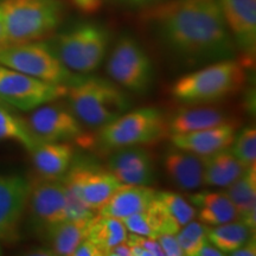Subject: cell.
I'll list each match as a JSON object with an SVG mask.
<instances>
[{
  "instance_id": "6da1fadb",
  "label": "cell",
  "mask_w": 256,
  "mask_h": 256,
  "mask_svg": "<svg viewBox=\"0 0 256 256\" xmlns=\"http://www.w3.org/2000/svg\"><path fill=\"white\" fill-rule=\"evenodd\" d=\"M162 44L188 66L235 58L218 0H171L146 16Z\"/></svg>"
},
{
  "instance_id": "7a4b0ae2",
  "label": "cell",
  "mask_w": 256,
  "mask_h": 256,
  "mask_svg": "<svg viewBox=\"0 0 256 256\" xmlns=\"http://www.w3.org/2000/svg\"><path fill=\"white\" fill-rule=\"evenodd\" d=\"M246 81L244 64L234 58L217 60L177 80L172 95L185 104H204L235 94Z\"/></svg>"
},
{
  "instance_id": "3957f363",
  "label": "cell",
  "mask_w": 256,
  "mask_h": 256,
  "mask_svg": "<svg viewBox=\"0 0 256 256\" xmlns=\"http://www.w3.org/2000/svg\"><path fill=\"white\" fill-rule=\"evenodd\" d=\"M69 108L80 122L101 128L130 110V102L116 84L108 80L83 76L81 81L68 86Z\"/></svg>"
},
{
  "instance_id": "277c9868",
  "label": "cell",
  "mask_w": 256,
  "mask_h": 256,
  "mask_svg": "<svg viewBox=\"0 0 256 256\" xmlns=\"http://www.w3.org/2000/svg\"><path fill=\"white\" fill-rule=\"evenodd\" d=\"M8 46L43 40L58 26L62 5L58 0H4L0 2Z\"/></svg>"
},
{
  "instance_id": "5b68a950",
  "label": "cell",
  "mask_w": 256,
  "mask_h": 256,
  "mask_svg": "<svg viewBox=\"0 0 256 256\" xmlns=\"http://www.w3.org/2000/svg\"><path fill=\"white\" fill-rule=\"evenodd\" d=\"M64 66L78 74L95 72L104 62L110 32L94 23L80 24L46 42Z\"/></svg>"
},
{
  "instance_id": "8992f818",
  "label": "cell",
  "mask_w": 256,
  "mask_h": 256,
  "mask_svg": "<svg viewBox=\"0 0 256 256\" xmlns=\"http://www.w3.org/2000/svg\"><path fill=\"white\" fill-rule=\"evenodd\" d=\"M168 133L164 115L156 108L145 107L126 112L110 124L100 128L98 146L115 151L130 146L151 145L160 142Z\"/></svg>"
},
{
  "instance_id": "52a82bcc",
  "label": "cell",
  "mask_w": 256,
  "mask_h": 256,
  "mask_svg": "<svg viewBox=\"0 0 256 256\" xmlns=\"http://www.w3.org/2000/svg\"><path fill=\"white\" fill-rule=\"evenodd\" d=\"M0 64L40 81L66 87L83 78V75L74 74L64 66L46 43L8 46L0 50Z\"/></svg>"
},
{
  "instance_id": "ba28073f",
  "label": "cell",
  "mask_w": 256,
  "mask_h": 256,
  "mask_svg": "<svg viewBox=\"0 0 256 256\" xmlns=\"http://www.w3.org/2000/svg\"><path fill=\"white\" fill-rule=\"evenodd\" d=\"M107 72L115 83L136 94L148 92L154 78L148 55L130 36L120 38L115 44L107 62Z\"/></svg>"
},
{
  "instance_id": "9c48e42d",
  "label": "cell",
  "mask_w": 256,
  "mask_h": 256,
  "mask_svg": "<svg viewBox=\"0 0 256 256\" xmlns=\"http://www.w3.org/2000/svg\"><path fill=\"white\" fill-rule=\"evenodd\" d=\"M68 87L54 84L0 64V100L22 110H34L66 98Z\"/></svg>"
},
{
  "instance_id": "30bf717a",
  "label": "cell",
  "mask_w": 256,
  "mask_h": 256,
  "mask_svg": "<svg viewBox=\"0 0 256 256\" xmlns=\"http://www.w3.org/2000/svg\"><path fill=\"white\" fill-rule=\"evenodd\" d=\"M63 183L92 210H100L121 185L108 168L90 162H78L63 176Z\"/></svg>"
},
{
  "instance_id": "8fae6325",
  "label": "cell",
  "mask_w": 256,
  "mask_h": 256,
  "mask_svg": "<svg viewBox=\"0 0 256 256\" xmlns=\"http://www.w3.org/2000/svg\"><path fill=\"white\" fill-rule=\"evenodd\" d=\"M28 128L40 142H69L82 136V126L70 110L58 104H43L32 112Z\"/></svg>"
},
{
  "instance_id": "7c38bea8",
  "label": "cell",
  "mask_w": 256,
  "mask_h": 256,
  "mask_svg": "<svg viewBox=\"0 0 256 256\" xmlns=\"http://www.w3.org/2000/svg\"><path fill=\"white\" fill-rule=\"evenodd\" d=\"M28 204L34 220L46 230L66 220V186L62 180L40 178L30 183Z\"/></svg>"
},
{
  "instance_id": "4fadbf2b",
  "label": "cell",
  "mask_w": 256,
  "mask_h": 256,
  "mask_svg": "<svg viewBox=\"0 0 256 256\" xmlns=\"http://www.w3.org/2000/svg\"><path fill=\"white\" fill-rule=\"evenodd\" d=\"M30 183L20 176L0 174V242L14 243L28 206Z\"/></svg>"
},
{
  "instance_id": "5bb4252c",
  "label": "cell",
  "mask_w": 256,
  "mask_h": 256,
  "mask_svg": "<svg viewBox=\"0 0 256 256\" xmlns=\"http://www.w3.org/2000/svg\"><path fill=\"white\" fill-rule=\"evenodd\" d=\"M235 46L248 60L256 51V0H218Z\"/></svg>"
},
{
  "instance_id": "9a60e30c",
  "label": "cell",
  "mask_w": 256,
  "mask_h": 256,
  "mask_svg": "<svg viewBox=\"0 0 256 256\" xmlns=\"http://www.w3.org/2000/svg\"><path fill=\"white\" fill-rule=\"evenodd\" d=\"M107 168L124 185H151L154 182L152 156L140 146L115 150L108 160Z\"/></svg>"
},
{
  "instance_id": "2e32d148",
  "label": "cell",
  "mask_w": 256,
  "mask_h": 256,
  "mask_svg": "<svg viewBox=\"0 0 256 256\" xmlns=\"http://www.w3.org/2000/svg\"><path fill=\"white\" fill-rule=\"evenodd\" d=\"M235 136V126L230 121L194 132L171 134V142L178 148L200 156H206L229 148Z\"/></svg>"
},
{
  "instance_id": "e0dca14e",
  "label": "cell",
  "mask_w": 256,
  "mask_h": 256,
  "mask_svg": "<svg viewBox=\"0 0 256 256\" xmlns=\"http://www.w3.org/2000/svg\"><path fill=\"white\" fill-rule=\"evenodd\" d=\"M164 168L172 183L182 190L192 191L203 185V158L194 153L174 146L165 153Z\"/></svg>"
},
{
  "instance_id": "ac0fdd59",
  "label": "cell",
  "mask_w": 256,
  "mask_h": 256,
  "mask_svg": "<svg viewBox=\"0 0 256 256\" xmlns=\"http://www.w3.org/2000/svg\"><path fill=\"white\" fill-rule=\"evenodd\" d=\"M158 217L162 234L176 235L197 216V210L183 196L172 191H156L151 204Z\"/></svg>"
},
{
  "instance_id": "d6986e66",
  "label": "cell",
  "mask_w": 256,
  "mask_h": 256,
  "mask_svg": "<svg viewBox=\"0 0 256 256\" xmlns=\"http://www.w3.org/2000/svg\"><path fill=\"white\" fill-rule=\"evenodd\" d=\"M156 191L148 185H121L107 203L98 210L101 216L124 220L146 210L154 200Z\"/></svg>"
},
{
  "instance_id": "ffe728a7",
  "label": "cell",
  "mask_w": 256,
  "mask_h": 256,
  "mask_svg": "<svg viewBox=\"0 0 256 256\" xmlns=\"http://www.w3.org/2000/svg\"><path fill=\"white\" fill-rule=\"evenodd\" d=\"M38 174L46 179H58L66 174L72 162V147L66 142H40L31 150Z\"/></svg>"
},
{
  "instance_id": "44dd1931",
  "label": "cell",
  "mask_w": 256,
  "mask_h": 256,
  "mask_svg": "<svg viewBox=\"0 0 256 256\" xmlns=\"http://www.w3.org/2000/svg\"><path fill=\"white\" fill-rule=\"evenodd\" d=\"M190 200L200 209L198 218L206 226H220L238 220V212L226 192H198Z\"/></svg>"
},
{
  "instance_id": "7402d4cb",
  "label": "cell",
  "mask_w": 256,
  "mask_h": 256,
  "mask_svg": "<svg viewBox=\"0 0 256 256\" xmlns=\"http://www.w3.org/2000/svg\"><path fill=\"white\" fill-rule=\"evenodd\" d=\"M226 194L238 212V220L252 229L256 226V165L244 172L229 185Z\"/></svg>"
},
{
  "instance_id": "603a6c76",
  "label": "cell",
  "mask_w": 256,
  "mask_h": 256,
  "mask_svg": "<svg viewBox=\"0 0 256 256\" xmlns=\"http://www.w3.org/2000/svg\"><path fill=\"white\" fill-rule=\"evenodd\" d=\"M202 158L204 165L203 184L208 186H229L246 170L228 148Z\"/></svg>"
},
{
  "instance_id": "cb8c5ba5",
  "label": "cell",
  "mask_w": 256,
  "mask_h": 256,
  "mask_svg": "<svg viewBox=\"0 0 256 256\" xmlns=\"http://www.w3.org/2000/svg\"><path fill=\"white\" fill-rule=\"evenodd\" d=\"M226 122H230V120L223 112L211 107H194L179 110L168 121V133L182 134L206 130Z\"/></svg>"
},
{
  "instance_id": "d4e9b609",
  "label": "cell",
  "mask_w": 256,
  "mask_h": 256,
  "mask_svg": "<svg viewBox=\"0 0 256 256\" xmlns=\"http://www.w3.org/2000/svg\"><path fill=\"white\" fill-rule=\"evenodd\" d=\"M92 220H66L52 224L46 230L54 254L72 255L82 240L87 238L88 226Z\"/></svg>"
},
{
  "instance_id": "484cf974",
  "label": "cell",
  "mask_w": 256,
  "mask_h": 256,
  "mask_svg": "<svg viewBox=\"0 0 256 256\" xmlns=\"http://www.w3.org/2000/svg\"><path fill=\"white\" fill-rule=\"evenodd\" d=\"M127 229L119 218L110 216H94L89 223L87 238L95 243L102 255H107L114 246L126 241Z\"/></svg>"
},
{
  "instance_id": "4316f807",
  "label": "cell",
  "mask_w": 256,
  "mask_h": 256,
  "mask_svg": "<svg viewBox=\"0 0 256 256\" xmlns=\"http://www.w3.org/2000/svg\"><path fill=\"white\" fill-rule=\"evenodd\" d=\"M254 236L255 229H252L242 220H238L220 226H209L206 230L208 240L223 254L228 255Z\"/></svg>"
},
{
  "instance_id": "83f0119b",
  "label": "cell",
  "mask_w": 256,
  "mask_h": 256,
  "mask_svg": "<svg viewBox=\"0 0 256 256\" xmlns=\"http://www.w3.org/2000/svg\"><path fill=\"white\" fill-rule=\"evenodd\" d=\"M8 139L16 140L30 152L40 142V140L32 134L26 121L19 119L0 107V140Z\"/></svg>"
},
{
  "instance_id": "f1b7e54d",
  "label": "cell",
  "mask_w": 256,
  "mask_h": 256,
  "mask_svg": "<svg viewBox=\"0 0 256 256\" xmlns=\"http://www.w3.org/2000/svg\"><path fill=\"white\" fill-rule=\"evenodd\" d=\"M121 220L126 226L127 232L132 234H136V235H142L150 238H156L159 235H162L160 222L156 212L152 210L151 206L147 208L146 210L133 214V215Z\"/></svg>"
},
{
  "instance_id": "f546056e",
  "label": "cell",
  "mask_w": 256,
  "mask_h": 256,
  "mask_svg": "<svg viewBox=\"0 0 256 256\" xmlns=\"http://www.w3.org/2000/svg\"><path fill=\"white\" fill-rule=\"evenodd\" d=\"M206 230L208 226L206 224L192 220L176 234V238L184 255L196 256L198 249L208 240Z\"/></svg>"
},
{
  "instance_id": "4dcf8cb0",
  "label": "cell",
  "mask_w": 256,
  "mask_h": 256,
  "mask_svg": "<svg viewBox=\"0 0 256 256\" xmlns=\"http://www.w3.org/2000/svg\"><path fill=\"white\" fill-rule=\"evenodd\" d=\"M232 152L246 168L256 165V130L254 126L243 128V130L235 136L232 142Z\"/></svg>"
},
{
  "instance_id": "1f68e13d",
  "label": "cell",
  "mask_w": 256,
  "mask_h": 256,
  "mask_svg": "<svg viewBox=\"0 0 256 256\" xmlns=\"http://www.w3.org/2000/svg\"><path fill=\"white\" fill-rule=\"evenodd\" d=\"M126 241L130 247L132 256H164V252L156 238H145L130 232L127 235Z\"/></svg>"
},
{
  "instance_id": "d6a6232c",
  "label": "cell",
  "mask_w": 256,
  "mask_h": 256,
  "mask_svg": "<svg viewBox=\"0 0 256 256\" xmlns=\"http://www.w3.org/2000/svg\"><path fill=\"white\" fill-rule=\"evenodd\" d=\"M156 241L162 247L164 255L168 256H182L184 255L183 250H182L176 238V235L172 234H162L156 238Z\"/></svg>"
},
{
  "instance_id": "836d02e7",
  "label": "cell",
  "mask_w": 256,
  "mask_h": 256,
  "mask_svg": "<svg viewBox=\"0 0 256 256\" xmlns=\"http://www.w3.org/2000/svg\"><path fill=\"white\" fill-rule=\"evenodd\" d=\"M72 256H102V254L95 243L90 238H86L74 250Z\"/></svg>"
},
{
  "instance_id": "e575fe53",
  "label": "cell",
  "mask_w": 256,
  "mask_h": 256,
  "mask_svg": "<svg viewBox=\"0 0 256 256\" xmlns=\"http://www.w3.org/2000/svg\"><path fill=\"white\" fill-rule=\"evenodd\" d=\"M230 255L234 256H254L256 255V241L255 236L248 240L244 244H242L241 247L234 250Z\"/></svg>"
},
{
  "instance_id": "d590c367",
  "label": "cell",
  "mask_w": 256,
  "mask_h": 256,
  "mask_svg": "<svg viewBox=\"0 0 256 256\" xmlns=\"http://www.w3.org/2000/svg\"><path fill=\"white\" fill-rule=\"evenodd\" d=\"M222 255L223 252H220L218 248L215 247L209 240H206V241L203 243V246L198 249L196 254V256H222Z\"/></svg>"
},
{
  "instance_id": "8d00e7d4",
  "label": "cell",
  "mask_w": 256,
  "mask_h": 256,
  "mask_svg": "<svg viewBox=\"0 0 256 256\" xmlns=\"http://www.w3.org/2000/svg\"><path fill=\"white\" fill-rule=\"evenodd\" d=\"M108 256H132V252H130V247L128 246L127 241H124L119 243V244L114 246L113 248L108 252Z\"/></svg>"
},
{
  "instance_id": "74e56055",
  "label": "cell",
  "mask_w": 256,
  "mask_h": 256,
  "mask_svg": "<svg viewBox=\"0 0 256 256\" xmlns=\"http://www.w3.org/2000/svg\"><path fill=\"white\" fill-rule=\"evenodd\" d=\"M75 2L78 4L81 8L84 10H94L95 8H98V4H100V0H75Z\"/></svg>"
},
{
  "instance_id": "f35d334b",
  "label": "cell",
  "mask_w": 256,
  "mask_h": 256,
  "mask_svg": "<svg viewBox=\"0 0 256 256\" xmlns=\"http://www.w3.org/2000/svg\"><path fill=\"white\" fill-rule=\"evenodd\" d=\"M8 46V36H6V31H5L4 23H2V14H0V50L4 49V48H6Z\"/></svg>"
},
{
  "instance_id": "ab89813d",
  "label": "cell",
  "mask_w": 256,
  "mask_h": 256,
  "mask_svg": "<svg viewBox=\"0 0 256 256\" xmlns=\"http://www.w3.org/2000/svg\"><path fill=\"white\" fill-rule=\"evenodd\" d=\"M126 2H132V4H146V2H158V0H122Z\"/></svg>"
},
{
  "instance_id": "60d3db41",
  "label": "cell",
  "mask_w": 256,
  "mask_h": 256,
  "mask_svg": "<svg viewBox=\"0 0 256 256\" xmlns=\"http://www.w3.org/2000/svg\"><path fill=\"white\" fill-rule=\"evenodd\" d=\"M2 254V242H0V255Z\"/></svg>"
}]
</instances>
